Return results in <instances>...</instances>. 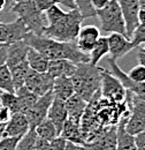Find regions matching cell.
Returning a JSON list of instances; mask_svg holds the SVG:
<instances>
[{"instance_id": "obj_1", "label": "cell", "mask_w": 145, "mask_h": 150, "mask_svg": "<svg viewBox=\"0 0 145 150\" xmlns=\"http://www.w3.org/2000/svg\"><path fill=\"white\" fill-rule=\"evenodd\" d=\"M30 47L38 51L49 60L55 59H65L69 60L72 64H84L89 62V54L81 52L76 45V42L63 43L54 39L47 38L45 36H37L35 34L28 33L23 39Z\"/></svg>"}, {"instance_id": "obj_2", "label": "cell", "mask_w": 145, "mask_h": 150, "mask_svg": "<svg viewBox=\"0 0 145 150\" xmlns=\"http://www.w3.org/2000/svg\"><path fill=\"white\" fill-rule=\"evenodd\" d=\"M75 94L82 97L85 102L100 91L101 86V67L93 66L89 62L77 64L76 71L70 77Z\"/></svg>"}, {"instance_id": "obj_3", "label": "cell", "mask_w": 145, "mask_h": 150, "mask_svg": "<svg viewBox=\"0 0 145 150\" xmlns=\"http://www.w3.org/2000/svg\"><path fill=\"white\" fill-rule=\"evenodd\" d=\"M83 20V16L77 9H70L55 22L47 24L43 36L63 43L75 42L82 28Z\"/></svg>"}, {"instance_id": "obj_4", "label": "cell", "mask_w": 145, "mask_h": 150, "mask_svg": "<svg viewBox=\"0 0 145 150\" xmlns=\"http://www.w3.org/2000/svg\"><path fill=\"white\" fill-rule=\"evenodd\" d=\"M11 12L18 15V19L23 22L29 33L43 36L49 23L45 13L38 9L35 0H15Z\"/></svg>"}, {"instance_id": "obj_5", "label": "cell", "mask_w": 145, "mask_h": 150, "mask_svg": "<svg viewBox=\"0 0 145 150\" xmlns=\"http://www.w3.org/2000/svg\"><path fill=\"white\" fill-rule=\"evenodd\" d=\"M96 16L100 21V28L105 33L109 34H121L127 36L126 23L122 12L116 2V0H111L107 6L103 9L96 11Z\"/></svg>"}, {"instance_id": "obj_6", "label": "cell", "mask_w": 145, "mask_h": 150, "mask_svg": "<svg viewBox=\"0 0 145 150\" xmlns=\"http://www.w3.org/2000/svg\"><path fill=\"white\" fill-rule=\"evenodd\" d=\"M126 100L129 106V117L126 122V131L136 136L145 128V102L127 91Z\"/></svg>"}, {"instance_id": "obj_7", "label": "cell", "mask_w": 145, "mask_h": 150, "mask_svg": "<svg viewBox=\"0 0 145 150\" xmlns=\"http://www.w3.org/2000/svg\"><path fill=\"white\" fill-rule=\"evenodd\" d=\"M100 95L103 98H106L112 102L122 103L126 100L127 90L123 88L121 82L112 74L109 71L101 67V86Z\"/></svg>"}, {"instance_id": "obj_8", "label": "cell", "mask_w": 145, "mask_h": 150, "mask_svg": "<svg viewBox=\"0 0 145 150\" xmlns=\"http://www.w3.org/2000/svg\"><path fill=\"white\" fill-rule=\"evenodd\" d=\"M53 99H54V94L52 90H50L45 95L39 96L38 99L35 102V104L24 113L29 121L30 128H35L37 125H39L44 119L47 118L49 109Z\"/></svg>"}, {"instance_id": "obj_9", "label": "cell", "mask_w": 145, "mask_h": 150, "mask_svg": "<svg viewBox=\"0 0 145 150\" xmlns=\"http://www.w3.org/2000/svg\"><path fill=\"white\" fill-rule=\"evenodd\" d=\"M53 81L54 79L49 73H38L29 69L24 80V87L39 97L52 90Z\"/></svg>"}, {"instance_id": "obj_10", "label": "cell", "mask_w": 145, "mask_h": 150, "mask_svg": "<svg viewBox=\"0 0 145 150\" xmlns=\"http://www.w3.org/2000/svg\"><path fill=\"white\" fill-rule=\"evenodd\" d=\"M108 64L111 66V69H112V74L114 75L120 82L121 84L123 86V88L131 93L132 95H135L136 97H138L139 99H142L143 102H145V82L143 83H138V82H135L132 81L127 73H125L122 71V68L118 65L116 60H113L108 58Z\"/></svg>"}, {"instance_id": "obj_11", "label": "cell", "mask_w": 145, "mask_h": 150, "mask_svg": "<svg viewBox=\"0 0 145 150\" xmlns=\"http://www.w3.org/2000/svg\"><path fill=\"white\" fill-rule=\"evenodd\" d=\"M28 29L21 20H15L9 23L0 24V44L8 45L15 42L23 40L28 34Z\"/></svg>"}, {"instance_id": "obj_12", "label": "cell", "mask_w": 145, "mask_h": 150, "mask_svg": "<svg viewBox=\"0 0 145 150\" xmlns=\"http://www.w3.org/2000/svg\"><path fill=\"white\" fill-rule=\"evenodd\" d=\"M123 19L126 23V30H127V37L131 38L134 30L138 25V13H139V2L138 0H116Z\"/></svg>"}, {"instance_id": "obj_13", "label": "cell", "mask_w": 145, "mask_h": 150, "mask_svg": "<svg viewBox=\"0 0 145 150\" xmlns=\"http://www.w3.org/2000/svg\"><path fill=\"white\" fill-rule=\"evenodd\" d=\"M107 42H108V54L113 60L121 59L122 57H125L135 49L130 38L121 34H115V33L111 34L107 37Z\"/></svg>"}, {"instance_id": "obj_14", "label": "cell", "mask_w": 145, "mask_h": 150, "mask_svg": "<svg viewBox=\"0 0 145 150\" xmlns=\"http://www.w3.org/2000/svg\"><path fill=\"white\" fill-rule=\"evenodd\" d=\"M99 38H100V30L98 27L85 25L80 29V33H78L75 42L81 52L89 54Z\"/></svg>"}, {"instance_id": "obj_15", "label": "cell", "mask_w": 145, "mask_h": 150, "mask_svg": "<svg viewBox=\"0 0 145 150\" xmlns=\"http://www.w3.org/2000/svg\"><path fill=\"white\" fill-rule=\"evenodd\" d=\"M29 129H30V125L24 113H12L8 121L5 124L2 137H7V136L21 137Z\"/></svg>"}, {"instance_id": "obj_16", "label": "cell", "mask_w": 145, "mask_h": 150, "mask_svg": "<svg viewBox=\"0 0 145 150\" xmlns=\"http://www.w3.org/2000/svg\"><path fill=\"white\" fill-rule=\"evenodd\" d=\"M89 150H115L116 126L106 127L94 140L84 144Z\"/></svg>"}, {"instance_id": "obj_17", "label": "cell", "mask_w": 145, "mask_h": 150, "mask_svg": "<svg viewBox=\"0 0 145 150\" xmlns=\"http://www.w3.org/2000/svg\"><path fill=\"white\" fill-rule=\"evenodd\" d=\"M29 45L24 40L15 42L6 45V66L8 68L27 60Z\"/></svg>"}, {"instance_id": "obj_18", "label": "cell", "mask_w": 145, "mask_h": 150, "mask_svg": "<svg viewBox=\"0 0 145 150\" xmlns=\"http://www.w3.org/2000/svg\"><path fill=\"white\" fill-rule=\"evenodd\" d=\"M47 119L54 125L55 128L58 129L59 134H60L63 124L68 119L67 110H66V106H65V100L54 97V99H53V102H52V104L49 109Z\"/></svg>"}, {"instance_id": "obj_19", "label": "cell", "mask_w": 145, "mask_h": 150, "mask_svg": "<svg viewBox=\"0 0 145 150\" xmlns=\"http://www.w3.org/2000/svg\"><path fill=\"white\" fill-rule=\"evenodd\" d=\"M130 113V112H129ZM129 114L125 115L116 126V148L115 150H137L135 136L126 131V122Z\"/></svg>"}, {"instance_id": "obj_20", "label": "cell", "mask_w": 145, "mask_h": 150, "mask_svg": "<svg viewBox=\"0 0 145 150\" xmlns=\"http://www.w3.org/2000/svg\"><path fill=\"white\" fill-rule=\"evenodd\" d=\"M75 71H76V65L72 64V61L65 59H55V60H50L46 73H49L53 79L62 76L72 77Z\"/></svg>"}, {"instance_id": "obj_21", "label": "cell", "mask_w": 145, "mask_h": 150, "mask_svg": "<svg viewBox=\"0 0 145 150\" xmlns=\"http://www.w3.org/2000/svg\"><path fill=\"white\" fill-rule=\"evenodd\" d=\"M60 135L63 139H66L68 142L75 143L77 146H84V140H83V135H82V131H81L80 121H76V120L68 118L62 126Z\"/></svg>"}, {"instance_id": "obj_22", "label": "cell", "mask_w": 145, "mask_h": 150, "mask_svg": "<svg viewBox=\"0 0 145 150\" xmlns=\"http://www.w3.org/2000/svg\"><path fill=\"white\" fill-rule=\"evenodd\" d=\"M87 105H88V102H85L77 94L72 95L68 99L65 100V106L67 110L68 118L72 119V120H76V121L81 120L83 113L87 109Z\"/></svg>"}, {"instance_id": "obj_23", "label": "cell", "mask_w": 145, "mask_h": 150, "mask_svg": "<svg viewBox=\"0 0 145 150\" xmlns=\"http://www.w3.org/2000/svg\"><path fill=\"white\" fill-rule=\"evenodd\" d=\"M52 91L54 94V97H56V98H60L62 100L68 99L72 95L75 94L72 79L70 77H66V76L54 79Z\"/></svg>"}, {"instance_id": "obj_24", "label": "cell", "mask_w": 145, "mask_h": 150, "mask_svg": "<svg viewBox=\"0 0 145 150\" xmlns=\"http://www.w3.org/2000/svg\"><path fill=\"white\" fill-rule=\"evenodd\" d=\"M27 61H28L30 69L38 72V73H46L47 72L50 60L30 46H29V51L27 54Z\"/></svg>"}, {"instance_id": "obj_25", "label": "cell", "mask_w": 145, "mask_h": 150, "mask_svg": "<svg viewBox=\"0 0 145 150\" xmlns=\"http://www.w3.org/2000/svg\"><path fill=\"white\" fill-rule=\"evenodd\" d=\"M16 98H18V112L25 113L38 99V96L31 93L30 90H28L24 86L21 87L15 91Z\"/></svg>"}, {"instance_id": "obj_26", "label": "cell", "mask_w": 145, "mask_h": 150, "mask_svg": "<svg viewBox=\"0 0 145 150\" xmlns=\"http://www.w3.org/2000/svg\"><path fill=\"white\" fill-rule=\"evenodd\" d=\"M108 54V42L107 37H101L97 40V43L94 44L93 49L91 50L89 53V64L93 66H98V62L104 58L105 56Z\"/></svg>"}, {"instance_id": "obj_27", "label": "cell", "mask_w": 145, "mask_h": 150, "mask_svg": "<svg viewBox=\"0 0 145 150\" xmlns=\"http://www.w3.org/2000/svg\"><path fill=\"white\" fill-rule=\"evenodd\" d=\"M29 69H30V67H29L27 60H24V61H22V62H20L18 65H15V66H13V67L9 68L12 77H13L15 91L18 89H20L21 87L24 86V80H25V76L28 74Z\"/></svg>"}, {"instance_id": "obj_28", "label": "cell", "mask_w": 145, "mask_h": 150, "mask_svg": "<svg viewBox=\"0 0 145 150\" xmlns=\"http://www.w3.org/2000/svg\"><path fill=\"white\" fill-rule=\"evenodd\" d=\"M35 131H36L37 137L46 140V141H52L54 137L60 135L58 129L55 128V126L47 118L44 119L39 125H37L35 127Z\"/></svg>"}, {"instance_id": "obj_29", "label": "cell", "mask_w": 145, "mask_h": 150, "mask_svg": "<svg viewBox=\"0 0 145 150\" xmlns=\"http://www.w3.org/2000/svg\"><path fill=\"white\" fill-rule=\"evenodd\" d=\"M0 91L15 94V87L9 68L4 65L0 67Z\"/></svg>"}, {"instance_id": "obj_30", "label": "cell", "mask_w": 145, "mask_h": 150, "mask_svg": "<svg viewBox=\"0 0 145 150\" xmlns=\"http://www.w3.org/2000/svg\"><path fill=\"white\" fill-rule=\"evenodd\" d=\"M37 134L35 128H30L23 136H21L15 150H35L36 149Z\"/></svg>"}, {"instance_id": "obj_31", "label": "cell", "mask_w": 145, "mask_h": 150, "mask_svg": "<svg viewBox=\"0 0 145 150\" xmlns=\"http://www.w3.org/2000/svg\"><path fill=\"white\" fill-rule=\"evenodd\" d=\"M0 105L8 109L11 113L18 112V104L16 95L13 93H1L0 94Z\"/></svg>"}, {"instance_id": "obj_32", "label": "cell", "mask_w": 145, "mask_h": 150, "mask_svg": "<svg viewBox=\"0 0 145 150\" xmlns=\"http://www.w3.org/2000/svg\"><path fill=\"white\" fill-rule=\"evenodd\" d=\"M76 5V9L81 13L83 19L88 18H94L96 16V11L91 6L90 0H74Z\"/></svg>"}, {"instance_id": "obj_33", "label": "cell", "mask_w": 145, "mask_h": 150, "mask_svg": "<svg viewBox=\"0 0 145 150\" xmlns=\"http://www.w3.org/2000/svg\"><path fill=\"white\" fill-rule=\"evenodd\" d=\"M130 40L134 44L135 49L136 47H141L143 44H145V27L138 24L137 28L134 30Z\"/></svg>"}, {"instance_id": "obj_34", "label": "cell", "mask_w": 145, "mask_h": 150, "mask_svg": "<svg viewBox=\"0 0 145 150\" xmlns=\"http://www.w3.org/2000/svg\"><path fill=\"white\" fill-rule=\"evenodd\" d=\"M128 76L138 83H143L145 82V67H143L142 65H137L135 67H132L130 69V72L128 73Z\"/></svg>"}, {"instance_id": "obj_35", "label": "cell", "mask_w": 145, "mask_h": 150, "mask_svg": "<svg viewBox=\"0 0 145 150\" xmlns=\"http://www.w3.org/2000/svg\"><path fill=\"white\" fill-rule=\"evenodd\" d=\"M21 137L7 136L0 139V150H15Z\"/></svg>"}, {"instance_id": "obj_36", "label": "cell", "mask_w": 145, "mask_h": 150, "mask_svg": "<svg viewBox=\"0 0 145 150\" xmlns=\"http://www.w3.org/2000/svg\"><path fill=\"white\" fill-rule=\"evenodd\" d=\"M67 144V140L61 135H58L52 141H50V150H65Z\"/></svg>"}, {"instance_id": "obj_37", "label": "cell", "mask_w": 145, "mask_h": 150, "mask_svg": "<svg viewBox=\"0 0 145 150\" xmlns=\"http://www.w3.org/2000/svg\"><path fill=\"white\" fill-rule=\"evenodd\" d=\"M35 2H36V6L38 7V9L44 12V13L50 7H52L53 5H56L54 2V0H35Z\"/></svg>"}, {"instance_id": "obj_38", "label": "cell", "mask_w": 145, "mask_h": 150, "mask_svg": "<svg viewBox=\"0 0 145 150\" xmlns=\"http://www.w3.org/2000/svg\"><path fill=\"white\" fill-rule=\"evenodd\" d=\"M135 143L137 149H145V128L135 136Z\"/></svg>"}, {"instance_id": "obj_39", "label": "cell", "mask_w": 145, "mask_h": 150, "mask_svg": "<svg viewBox=\"0 0 145 150\" xmlns=\"http://www.w3.org/2000/svg\"><path fill=\"white\" fill-rule=\"evenodd\" d=\"M111 0H90L91 6L93 7L94 11H99V9H103L104 7L107 6Z\"/></svg>"}, {"instance_id": "obj_40", "label": "cell", "mask_w": 145, "mask_h": 150, "mask_svg": "<svg viewBox=\"0 0 145 150\" xmlns=\"http://www.w3.org/2000/svg\"><path fill=\"white\" fill-rule=\"evenodd\" d=\"M11 114L12 113L8 111V109L0 105V124H6L11 117Z\"/></svg>"}, {"instance_id": "obj_41", "label": "cell", "mask_w": 145, "mask_h": 150, "mask_svg": "<svg viewBox=\"0 0 145 150\" xmlns=\"http://www.w3.org/2000/svg\"><path fill=\"white\" fill-rule=\"evenodd\" d=\"M35 150H50V141H46V140L37 137L36 149Z\"/></svg>"}, {"instance_id": "obj_42", "label": "cell", "mask_w": 145, "mask_h": 150, "mask_svg": "<svg viewBox=\"0 0 145 150\" xmlns=\"http://www.w3.org/2000/svg\"><path fill=\"white\" fill-rule=\"evenodd\" d=\"M54 2L59 6V5H62L65 7H67L69 11L70 9H76V5L74 2V0H54Z\"/></svg>"}, {"instance_id": "obj_43", "label": "cell", "mask_w": 145, "mask_h": 150, "mask_svg": "<svg viewBox=\"0 0 145 150\" xmlns=\"http://www.w3.org/2000/svg\"><path fill=\"white\" fill-rule=\"evenodd\" d=\"M6 65V45L0 47V67Z\"/></svg>"}, {"instance_id": "obj_44", "label": "cell", "mask_w": 145, "mask_h": 150, "mask_svg": "<svg viewBox=\"0 0 145 150\" xmlns=\"http://www.w3.org/2000/svg\"><path fill=\"white\" fill-rule=\"evenodd\" d=\"M138 24L145 27V9H139V13H138Z\"/></svg>"}, {"instance_id": "obj_45", "label": "cell", "mask_w": 145, "mask_h": 150, "mask_svg": "<svg viewBox=\"0 0 145 150\" xmlns=\"http://www.w3.org/2000/svg\"><path fill=\"white\" fill-rule=\"evenodd\" d=\"M137 58H138V61H139V65H142L143 67H145V52L144 51H139L138 52V56H137Z\"/></svg>"}, {"instance_id": "obj_46", "label": "cell", "mask_w": 145, "mask_h": 150, "mask_svg": "<svg viewBox=\"0 0 145 150\" xmlns=\"http://www.w3.org/2000/svg\"><path fill=\"white\" fill-rule=\"evenodd\" d=\"M76 148H77V144H75V143H72V142H68V141H67V144H66L65 150H76Z\"/></svg>"}, {"instance_id": "obj_47", "label": "cell", "mask_w": 145, "mask_h": 150, "mask_svg": "<svg viewBox=\"0 0 145 150\" xmlns=\"http://www.w3.org/2000/svg\"><path fill=\"white\" fill-rule=\"evenodd\" d=\"M7 11V5H6V1L5 0H0V13L4 12V11Z\"/></svg>"}, {"instance_id": "obj_48", "label": "cell", "mask_w": 145, "mask_h": 150, "mask_svg": "<svg viewBox=\"0 0 145 150\" xmlns=\"http://www.w3.org/2000/svg\"><path fill=\"white\" fill-rule=\"evenodd\" d=\"M5 1H6V5H7V11H11V8H12V6H13L15 0H5Z\"/></svg>"}, {"instance_id": "obj_49", "label": "cell", "mask_w": 145, "mask_h": 150, "mask_svg": "<svg viewBox=\"0 0 145 150\" xmlns=\"http://www.w3.org/2000/svg\"><path fill=\"white\" fill-rule=\"evenodd\" d=\"M138 2H139L141 9H145V0H138Z\"/></svg>"}, {"instance_id": "obj_50", "label": "cell", "mask_w": 145, "mask_h": 150, "mask_svg": "<svg viewBox=\"0 0 145 150\" xmlns=\"http://www.w3.org/2000/svg\"><path fill=\"white\" fill-rule=\"evenodd\" d=\"M4 128H5V124H0V139L2 137V134H4Z\"/></svg>"}, {"instance_id": "obj_51", "label": "cell", "mask_w": 145, "mask_h": 150, "mask_svg": "<svg viewBox=\"0 0 145 150\" xmlns=\"http://www.w3.org/2000/svg\"><path fill=\"white\" fill-rule=\"evenodd\" d=\"M76 150H89V149H88L85 146H77Z\"/></svg>"}, {"instance_id": "obj_52", "label": "cell", "mask_w": 145, "mask_h": 150, "mask_svg": "<svg viewBox=\"0 0 145 150\" xmlns=\"http://www.w3.org/2000/svg\"><path fill=\"white\" fill-rule=\"evenodd\" d=\"M141 50H142V51H144V52H145V44H143V45L141 46Z\"/></svg>"}, {"instance_id": "obj_53", "label": "cell", "mask_w": 145, "mask_h": 150, "mask_svg": "<svg viewBox=\"0 0 145 150\" xmlns=\"http://www.w3.org/2000/svg\"><path fill=\"white\" fill-rule=\"evenodd\" d=\"M1 46H4V45H2V44H0V47H1Z\"/></svg>"}, {"instance_id": "obj_54", "label": "cell", "mask_w": 145, "mask_h": 150, "mask_svg": "<svg viewBox=\"0 0 145 150\" xmlns=\"http://www.w3.org/2000/svg\"><path fill=\"white\" fill-rule=\"evenodd\" d=\"M137 150H145V149H137Z\"/></svg>"}, {"instance_id": "obj_55", "label": "cell", "mask_w": 145, "mask_h": 150, "mask_svg": "<svg viewBox=\"0 0 145 150\" xmlns=\"http://www.w3.org/2000/svg\"><path fill=\"white\" fill-rule=\"evenodd\" d=\"M1 23H2V22H1V21H0V24H1Z\"/></svg>"}, {"instance_id": "obj_56", "label": "cell", "mask_w": 145, "mask_h": 150, "mask_svg": "<svg viewBox=\"0 0 145 150\" xmlns=\"http://www.w3.org/2000/svg\"><path fill=\"white\" fill-rule=\"evenodd\" d=\"M0 94H1V91H0Z\"/></svg>"}]
</instances>
